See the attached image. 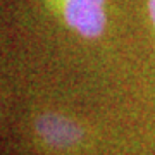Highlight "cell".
I'll return each instance as SVG.
<instances>
[{
  "label": "cell",
  "instance_id": "3957f363",
  "mask_svg": "<svg viewBox=\"0 0 155 155\" xmlns=\"http://www.w3.org/2000/svg\"><path fill=\"white\" fill-rule=\"evenodd\" d=\"M150 14H152V19L155 22V0H150Z\"/></svg>",
  "mask_w": 155,
  "mask_h": 155
},
{
  "label": "cell",
  "instance_id": "6da1fadb",
  "mask_svg": "<svg viewBox=\"0 0 155 155\" xmlns=\"http://www.w3.org/2000/svg\"><path fill=\"white\" fill-rule=\"evenodd\" d=\"M105 0H64V17L86 38L98 36L105 26Z\"/></svg>",
  "mask_w": 155,
  "mask_h": 155
},
{
  "label": "cell",
  "instance_id": "7a4b0ae2",
  "mask_svg": "<svg viewBox=\"0 0 155 155\" xmlns=\"http://www.w3.org/2000/svg\"><path fill=\"white\" fill-rule=\"evenodd\" d=\"M36 133L54 148H69L81 140L83 129L69 117L61 114H43L36 119Z\"/></svg>",
  "mask_w": 155,
  "mask_h": 155
}]
</instances>
